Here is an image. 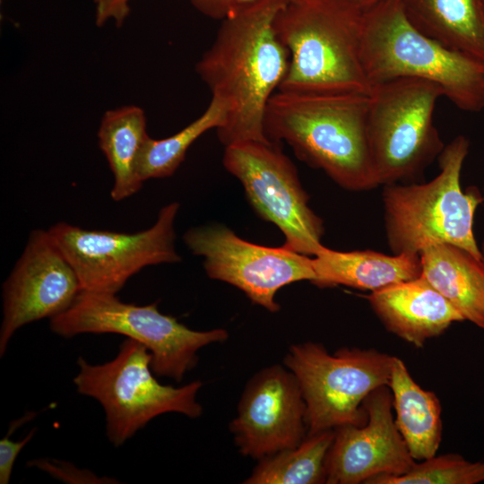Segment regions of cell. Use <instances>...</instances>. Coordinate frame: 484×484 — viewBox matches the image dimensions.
I'll use <instances>...</instances> for the list:
<instances>
[{
    "label": "cell",
    "instance_id": "cell-7",
    "mask_svg": "<svg viewBox=\"0 0 484 484\" xmlns=\"http://www.w3.org/2000/svg\"><path fill=\"white\" fill-rule=\"evenodd\" d=\"M51 331L72 338L82 333H117L144 345L151 353L155 376L180 382L195 367L197 351L229 338L225 329L195 331L172 315L162 314L158 302L138 306L117 294L82 290L72 306L50 318Z\"/></svg>",
    "mask_w": 484,
    "mask_h": 484
},
{
    "label": "cell",
    "instance_id": "cell-2",
    "mask_svg": "<svg viewBox=\"0 0 484 484\" xmlns=\"http://www.w3.org/2000/svg\"><path fill=\"white\" fill-rule=\"evenodd\" d=\"M369 93L278 91L267 105L268 139L286 142L298 159L322 169L344 189L378 186L367 132Z\"/></svg>",
    "mask_w": 484,
    "mask_h": 484
},
{
    "label": "cell",
    "instance_id": "cell-21",
    "mask_svg": "<svg viewBox=\"0 0 484 484\" xmlns=\"http://www.w3.org/2000/svg\"><path fill=\"white\" fill-rule=\"evenodd\" d=\"M148 137L146 117L141 108L124 106L104 114L98 139L114 176L110 192L114 201L126 199L141 189L143 181L139 161Z\"/></svg>",
    "mask_w": 484,
    "mask_h": 484
},
{
    "label": "cell",
    "instance_id": "cell-28",
    "mask_svg": "<svg viewBox=\"0 0 484 484\" xmlns=\"http://www.w3.org/2000/svg\"><path fill=\"white\" fill-rule=\"evenodd\" d=\"M128 2L129 0H99L96 4V24L101 26L113 19L117 26H121L130 12Z\"/></svg>",
    "mask_w": 484,
    "mask_h": 484
},
{
    "label": "cell",
    "instance_id": "cell-26",
    "mask_svg": "<svg viewBox=\"0 0 484 484\" xmlns=\"http://www.w3.org/2000/svg\"><path fill=\"white\" fill-rule=\"evenodd\" d=\"M13 431L8 429L7 434L0 440V483L8 484L11 480L14 462L22 448L32 439L36 428H32L22 440L13 441L10 438Z\"/></svg>",
    "mask_w": 484,
    "mask_h": 484
},
{
    "label": "cell",
    "instance_id": "cell-29",
    "mask_svg": "<svg viewBox=\"0 0 484 484\" xmlns=\"http://www.w3.org/2000/svg\"><path fill=\"white\" fill-rule=\"evenodd\" d=\"M362 9H367L385 0H350Z\"/></svg>",
    "mask_w": 484,
    "mask_h": 484
},
{
    "label": "cell",
    "instance_id": "cell-23",
    "mask_svg": "<svg viewBox=\"0 0 484 484\" xmlns=\"http://www.w3.org/2000/svg\"><path fill=\"white\" fill-rule=\"evenodd\" d=\"M224 121L223 106L212 98L203 113L179 132L160 140L149 136L139 161L142 180L172 176L184 161L189 147L208 130L220 127Z\"/></svg>",
    "mask_w": 484,
    "mask_h": 484
},
{
    "label": "cell",
    "instance_id": "cell-15",
    "mask_svg": "<svg viewBox=\"0 0 484 484\" xmlns=\"http://www.w3.org/2000/svg\"><path fill=\"white\" fill-rule=\"evenodd\" d=\"M367 421L334 429L325 464V483L367 484L381 475H402L416 463L393 419L388 385L371 392L363 402Z\"/></svg>",
    "mask_w": 484,
    "mask_h": 484
},
{
    "label": "cell",
    "instance_id": "cell-9",
    "mask_svg": "<svg viewBox=\"0 0 484 484\" xmlns=\"http://www.w3.org/2000/svg\"><path fill=\"white\" fill-rule=\"evenodd\" d=\"M393 357L374 349L330 353L316 342L291 345L283 363L300 386L307 434L364 424L363 402L375 389L388 385Z\"/></svg>",
    "mask_w": 484,
    "mask_h": 484
},
{
    "label": "cell",
    "instance_id": "cell-22",
    "mask_svg": "<svg viewBox=\"0 0 484 484\" xmlns=\"http://www.w3.org/2000/svg\"><path fill=\"white\" fill-rule=\"evenodd\" d=\"M334 429L307 434L296 447L259 460L246 484L325 483V464Z\"/></svg>",
    "mask_w": 484,
    "mask_h": 484
},
{
    "label": "cell",
    "instance_id": "cell-11",
    "mask_svg": "<svg viewBox=\"0 0 484 484\" xmlns=\"http://www.w3.org/2000/svg\"><path fill=\"white\" fill-rule=\"evenodd\" d=\"M223 165L240 181L255 212L281 229V246L316 254L323 246V220L309 207L297 169L280 143L247 141L225 146Z\"/></svg>",
    "mask_w": 484,
    "mask_h": 484
},
{
    "label": "cell",
    "instance_id": "cell-12",
    "mask_svg": "<svg viewBox=\"0 0 484 484\" xmlns=\"http://www.w3.org/2000/svg\"><path fill=\"white\" fill-rule=\"evenodd\" d=\"M183 239L194 255L203 257L211 279L237 287L272 313L281 307L275 300L280 289L300 281L312 282L315 277L313 257L251 243L220 224L191 228Z\"/></svg>",
    "mask_w": 484,
    "mask_h": 484
},
{
    "label": "cell",
    "instance_id": "cell-16",
    "mask_svg": "<svg viewBox=\"0 0 484 484\" xmlns=\"http://www.w3.org/2000/svg\"><path fill=\"white\" fill-rule=\"evenodd\" d=\"M367 298L387 331L418 348L454 323L464 321L462 314L421 276L372 291Z\"/></svg>",
    "mask_w": 484,
    "mask_h": 484
},
{
    "label": "cell",
    "instance_id": "cell-8",
    "mask_svg": "<svg viewBox=\"0 0 484 484\" xmlns=\"http://www.w3.org/2000/svg\"><path fill=\"white\" fill-rule=\"evenodd\" d=\"M442 90L415 78L374 83L367 132L378 186L413 181L439 156L445 144L433 122Z\"/></svg>",
    "mask_w": 484,
    "mask_h": 484
},
{
    "label": "cell",
    "instance_id": "cell-27",
    "mask_svg": "<svg viewBox=\"0 0 484 484\" xmlns=\"http://www.w3.org/2000/svg\"><path fill=\"white\" fill-rule=\"evenodd\" d=\"M193 6L202 14L213 19L224 20L256 0H190ZM290 3H303L308 0H288Z\"/></svg>",
    "mask_w": 484,
    "mask_h": 484
},
{
    "label": "cell",
    "instance_id": "cell-24",
    "mask_svg": "<svg viewBox=\"0 0 484 484\" xmlns=\"http://www.w3.org/2000/svg\"><path fill=\"white\" fill-rule=\"evenodd\" d=\"M484 481V462L447 454L416 462L402 475H381L367 484H477Z\"/></svg>",
    "mask_w": 484,
    "mask_h": 484
},
{
    "label": "cell",
    "instance_id": "cell-4",
    "mask_svg": "<svg viewBox=\"0 0 484 484\" xmlns=\"http://www.w3.org/2000/svg\"><path fill=\"white\" fill-rule=\"evenodd\" d=\"M363 13L350 0L289 3L274 23L290 55L278 91L369 93L361 56Z\"/></svg>",
    "mask_w": 484,
    "mask_h": 484
},
{
    "label": "cell",
    "instance_id": "cell-19",
    "mask_svg": "<svg viewBox=\"0 0 484 484\" xmlns=\"http://www.w3.org/2000/svg\"><path fill=\"white\" fill-rule=\"evenodd\" d=\"M388 386L396 427L412 458L420 462L436 455L442 438L441 404L436 393L419 385L395 356Z\"/></svg>",
    "mask_w": 484,
    "mask_h": 484
},
{
    "label": "cell",
    "instance_id": "cell-30",
    "mask_svg": "<svg viewBox=\"0 0 484 484\" xmlns=\"http://www.w3.org/2000/svg\"><path fill=\"white\" fill-rule=\"evenodd\" d=\"M481 253H482L483 261H484V242H483V244H482Z\"/></svg>",
    "mask_w": 484,
    "mask_h": 484
},
{
    "label": "cell",
    "instance_id": "cell-14",
    "mask_svg": "<svg viewBox=\"0 0 484 484\" xmlns=\"http://www.w3.org/2000/svg\"><path fill=\"white\" fill-rule=\"evenodd\" d=\"M305 415L297 378L285 366L272 365L249 379L229 429L238 452L259 461L298 446L307 435Z\"/></svg>",
    "mask_w": 484,
    "mask_h": 484
},
{
    "label": "cell",
    "instance_id": "cell-17",
    "mask_svg": "<svg viewBox=\"0 0 484 484\" xmlns=\"http://www.w3.org/2000/svg\"><path fill=\"white\" fill-rule=\"evenodd\" d=\"M319 288L343 285L376 291L421 276L419 255H385L373 250L337 251L324 246L313 257Z\"/></svg>",
    "mask_w": 484,
    "mask_h": 484
},
{
    "label": "cell",
    "instance_id": "cell-32",
    "mask_svg": "<svg viewBox=\"0 0 484 484\" xmlns=\"http://www.w3.org/2000/svg\"><path fill=\"white\" fill-rule=\"evenodd\" d=\"M482 1V4H483V6H484V0H481Z\"/></svg>",
    "mask_w": 484,
    "mask_h": 484
},
{
    "label": "cell",
    "instance_id": "cell-10",
    "mask_svg": "<svg viewBox=\"0 0 484 484\" xmlns=\"http://www.w3.org/2000/svg\"><path fill=\"white\" fill-rule=\"evenodd\" d=\"M179 203L163 206L156 222L135 233L86 229L58 222L48 231L80 281L82 290L117 294L143 267L181 261L174 220Z\"/></svg>",
    "mask_w": 484,
    "mask_h": 484
},
{
    "label": "cell",
    "instance_id": "cell-31",
    "mask_svg": "<svg viewBox=\"0 0 484 484\" xmlns=\"http://www.w3.org/2000/svg\"><path fill=\"white\" fill-rule=\"evenodd\" d=\"M95 4H97L99 0H93Z\"/></svg>",
    "mask_w": 484,
    "mask_h": 484
},
{
    "label": "cell",
    "instance_id": "cell-1",
    "mask_svg": "<svg viewBox=\"0 0 484 484\" xmlns=\"http://www.w3.org/2000/svg\"><path fill=\"white\" fill-rule=\"evenodd\" d=\"M288 0H256L221 21L195 69L212 98L225 109L216 129L220 142H269L264 130L268 102L287 74L290 55L275 20Z\"/></svg>",
    "mask_w": 484,
    "mask_h": 484
},
{
    "label": "cell",
    "instance_id": "cell-18",
    "mask_svg": "<svg viewBox=\"0 0 484 484\" xmlns=\"http://www.w3.org/2000/svg\"><path fill=\"white\" fill-rule=\"evenodd\" d=\"M421 277L463 316L484 329V261L445 243L434 244L419 254Z\"/></svg>",
    "mask_w": 484,
    "mask_h": 484
},
{
    "label": "cell",
    "instance_id": "cell-25",
    "mask_svg": "<svg viewBox=\"0 0 484 484\" xmlns=\"http://www.w3.org/2000/svg\"><path fill=\"white\" fill-rule=\"evenodd\" d=\"M28 467H36L65 483H117L115 479L99 477L94 472L79 469L71 462L56 459H34L27 462Z\"/></svg>",
    "mask_w": 484,
    "mask_h": 484
},
{
    "label": "cell",
    "instance_id": "cell-5",
    "mask_svg": "<svg viewBox=\"0 0 484 484\" xmlns=\"http://www.w3.org/2000/svg\"><path fill=\"white\" fill-rule=\"evenodd\" d=\"M469 140L458 135L438 156L440 172L423 184H393L383 192L385 229L395 255H419L439 243L459 246L483 260L473 232L474 215L484 200L461 187Z\"/></svg>",
    "mask_w": 484,
    "mask_h": 484
},
{
    "label": "cell",
    "instance_id": "cell-13",
    "mask_svg": "<svg viewBox=\"0 0 484 484\" xmlns=\"http://www.w3.org/2000/svg\"><path fill=\"white\" fill-rule=\"evenodd\" d=\"M81 291L76 272L49 231L34 229L3 284L0 357L18 329L65 312Z\"/></svg>",
    "mask_w": 484,
    "mask_h": 484
},
{
    "label": "cell",
    "instance_id": "cell-6",
    "mask_svg": "<svg viewBox=\"0 0 484 484\" xmlns=\"http://www.w3.org/2000/svg\"><path fill=\"white\" fill-rule=\"evenodd\" d=\"M76 391L97 400L106 419V434L121 446L152 419L168 412L198 418L203 412L196 396L199 380L180 387L160 384L151 369V353L142 343L125 338L110 361L93 365L77 359Z\"/></svg>",
    "mask_w": 484,
    "mask_h": 484
},
{
    "label": "cell",
    "instance_id": "cell-20",
    "mask_svg": "<svg viewBox=\"0 0 484 484\" xmlns=\"http://www.w3.org/2000/svg\"><path fill=\"white\" fill-rule=\"evenodd\" d=\"M411 23L445 46L484 62L481 0H401Z\"/></svg>",
    "mask_w": 484,
    "mask_h": 484
},
{
    "label": "cell",
    "instance_id": "cell-3",
    "mask_svg": "<svg viewBox=\"0 0 484 484\" xmlns=\"http://www.w3.org/2000/svg\"><path fill=\"white\" fill-rule=\"evenodd\" d=\"M361 56L374 83L415 78L440 87L465 112L484 110V62L450 48L415 28L401 0H385L363 13Z\"/></svg>",
    "mask_w": 484,
    "mask_h": 484
}]
</instances>
